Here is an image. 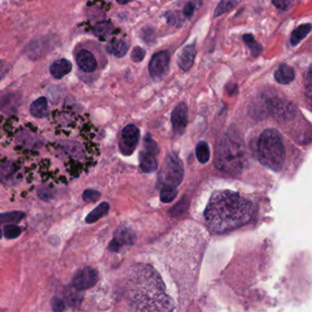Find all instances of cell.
<instances>
[{
    "instance_id": "83f0119b",
    "label": "cell",
    "mask_w": 312,
    "mask_h": 312,
    "mask_svg": "<svg viewBox=\"0 0 312 312\" xmlns=\"http://www.w3.org/2000/svg\"><path fill=\"white\" fill-rule=\"evenodd\" d=\"M83 198L86 203H96L101 198V193H99L98 191L89 189L83 192Z\"/></svg>"
},
{
    "instance_id": "7a4b0ae2",
    "label": "cell",
    "mask_w": 312,
    "mask_h": 312,
    "mask_svg": "<svg viewBox=\"0 0 312 312\" xmlns=\"http://www.w3.org/2000/svg\"><path fill=\"white\" fill-rule=\"evenodd\" d=\"M136 293V304L138 310H171L172 299L164 291L161 277L149 266L140 267V285Z\"/></svg>"
},
{
    "instance_id": "8fae6325",
    "label": "cell",
    "mask_w": 312,
    "mask_h": 312,
    "mask_svg": "<svg viewBox=\"0 0 312 312\" xmlns=\"http://www.w3.org/2000/svg\"><path fill=\"white\" fill-rule=\"evenodd\" d=\"M173 130L179 135L183 134L188 125V107L184 103L178 104L172 114Z\"/></svg>"
},
{
    "instance_id": "4fadbf2b",
    "label": "cell",
    "mask_w": 312,
    "mask_h": 312,
    "mask_svg": "<svg viewBox=\"0 0 312 312\" xmlns=\"http://www.w3.org/2000/svg\"><path fill=\"white\" fill-rule=\"evenodd\" d=\"M195 56H196V45L194 43L183 48L178 56L177 63L179 67L181 68L183 72L190 71L191 68L193 67Z\"/></svg>"
},
{
    "instance_id": "ffe728a7",
    "label": "cell",
    "mask_w": 312,
    "mask_h": 312,
    "mask_svg": "<svg viewBox=\"0 0 312 312\" xmlns=\"http://www.w3.org/2000/svg\"><path fill=\"white\" fill-rule=\"evenodd\" d=\"M109 203H102L99 204L96 208H94L90 214L86 216L85 222L87 224H94L95 222H97L99 219L104 217L105 214L109 212Z\"/></svg>"
},
{
    "instance_id": "8d00e7d4",
    "label": "cell",
    "mask_w": 312,
    "mask_h": 312,
    "mask_svg": "<svg viewBox=\"0 0 312 312\" xmlns=\"http://www.w3.org/2000/svg\"><path fill=\"white\" fill-rule=\"evenodd\" d=\"M9 72V66L7 63L4 62H1L0 61V80L4 78L6 76V74Z\"/></svg>"
},
{
    "instance_id": "603a6c76",
    "label": "cell",
    "mask_w": 312,
    "mask_h": 312,
    "mask_svg": "<svg viewBox=\"0 0 312 312\" xmlns=\"http://www.w3.org/2000/svg\"><path fill=\"white\" fill-rule=\"evenodd\" d=\"M25 217V214L21 211H13L0 214V224H17Z\"/></svg>"
},
{
    "instance_id": "f35d334b",
    "label": "cell",
    "mask_w": 312,
    "mask_h": 312,
    "mask_svg": "<svg viewBox=\"0 0 312 312\" xmlns=\"http://www.w3.org/2000/svg\"><path fill=\"white\" fill-rule=\"evenodd\" d=\"M132 0H116V2L120 4V5H125V4H127V3H129L131 2Z\"/></svg>"
},
{
    "instance_id": "e575fe53",
    "label": "cell",
    "mask_w": 312,
    "mask_h": 312,
    "mask_svg": "<svg viewBox=\"0 0 312 312\" xmlns=\"http://www.w3.org/2000/svg\"><path fill=\"white\" fill-rule=\"evenodd\" d=\"M166 18L168 20V23L172 26H175L181 22V21H178L179 16L176 15V12H168L166 14Z\"/></svg>"
},
{
    "instance_id": "ac0fdd59",
    "label": "cell",
    "mask_w": 312,
    "mask_h": 312,
    "mask_svg": "<svg viewBox=\"0 0 312 312\" xmlns=\"http://www.w3.org/2000/svg\"><path fill=\"white\" fill-rule=\"evenodd\" d=\"M31 114L36 118H44L49 115L47 99L41 97L34 101L31 105Z\"/></svg>"
},
{
    "instance_id": "2e32d148",
    "label": "cell",
    "mask_w": 312,
    "mask_h": 312,
    "mask_svg": "<svg viewBox=\"0 0 312 312\" xmlns=\"http://www.w3.org/2000/svg\"><path fill=\"white\" fill-rule=\"evenodd\" d=\"M72 69L73 65L70 61L66 59H61L52 63L50 68V72L54 78L61 79L70 73Z\"/></svg>"
},
{
    "instance_id": "f546056e",
    "label": "cell",
    "mask_w": 312,
    "mask_h": 312,
    "mask_svg": "<svg viewBox=\"0 0 312 312\" xmlns=\"http://www.w3.org/2000/svg\"><path fill=\"white\" fill-rule=\"evenodd\" d=\"M80 290L78 289H76L75 287H74V291L73 293H71V294H68L66 295V301L69 303V304H71V306H76V305H79L81 301H82V296H81V294L79 293Z\"/></svg>"
},
{
    "instance_id": "7402d4cb",
    "label": "cell",
    "mask_w": 312,
    "mask_h": 312,
    "mask_svg": "<svg viewBox=\"0 0 312 312\" xmlns=\"http://www.w3.org/2000/svg\"><path fill=\"white\" fill-rule=\"evenodd\" d=\"M241 0H222L214 11V18L222 16L224 13L232 11L236 6H238Z\"/></svg>"
},
{
    "instance_id": "e0dca14e",
    "label": "cell",
    "mask_w": 312,
    "mask_h": 312,
    "mask_svg": "<svg viewBox=\"0 0 312 312\" xmlns=\"http://www.w3.org/2000/svg\"><path fill=\"white\" fill-rule=\"evenodd\" d=\"M275 79L280 84H288L295 79L294 69L286 63H282L275 72Z\"/></svg>"
},
{
    "instance_id": "9a60e30c",
    "label": "cell",
    "mask_w": 312,
    "mask_h": 312,
    "mask_svg": "<svg viewBox=\"0 0 312 312\" xmlns=\"http://www.w3.org/2000/svg\"><path fill=\"white\" fill-rule=\"evenodd\" d=\"M135 239L136 237L134 231L125 225L119 226L114 234V240L120 246L133 245L135 244Z\"/></svg>"
},
{
    "instance_id": "ba28073f",
    "label": "cell",
    "mask_w": 312,
    "mask_h": 312,
    "mask_svg": "<svg viewBox=\"0 0 312 312\" xmlns=\"http://www.w3.org/2000/svg\"><path fill=\"white\" fill-rule=\"evenodd\" d=\"M171 62V54L168 51L157 52L151 58L148 71L151 77L154 80L163 78L169 71Z\"/></svg>"
},
{
    "instance_id": "7c38bea8",
    "label": "cell",
    "mask_w": 312,
    "mask_h": 312,
    "mask_svg": "<svg viewBox=\"0 0 312 312\" xmlns=\"http://www.w3.org/2000/svg\"><path fill=\"white\" fill-rule=\"evenodd\" d=\"M20 167L15 162H7L0 166V182L8 186L15 185L16 181L20 177Z\"/></svg>"
},
{
    "instance_id": "9c48e42d",
    "label": "cell",
    "mask_w": 312,
    "mask_h": 312,
    "mask_svg": "<svg viewBox=\"0 0 312 312\" xmlns=\"http://www.w3.org/2000/svg\"><path fill=\"white\" fill-rule=\"evenodd\" d=\"M268 112L279 121L291 119L296 114L295 105L285 100L279 98H271Z\"/></svg>"
},
{
    "instance_id": "d590c367",
    "label": "cell",
    "mask_w": 312,
    "mask_h": 312,
    "mask_svg": "<svg viewBox=\"0 0 312 312\" xmlns=\"http://www.w3.org/2000/svg\"><path fill=\"white\" fill-rule=\"evenodd\" d=\"M306 94L307 97H311V68H308L307 73V80H306Z\"/></svg>"
},
{
    "instance_id": "6da1fadb",
    "label": "cell",
    "mask_w": 312,
    "mask_h": 312,
    "mask_svg": "<svg viewBox=\"0 0 312 312\" xmlns=\"http://www.w3.org/2000/svg\"><path fill=\"white\" fill-rule=\"evenodd\" d=\"M253 204L239 193L218 191L212 195L204 212L209 229L216 234L239 228L249 222Z\"/></svg>"
},
{
    "instance_id": "30bf717a",
    "label": "cell",
    "mask_w": 312,
    "mask_h": 312,
    "mask_svg": "<svg viewBox=\"0 0 312 312\" xmlns=\"http://www.w3.org/2000/svg\"><path fill=\"white\" fill-rule=\"evenodd\" d=\"M98 271L94 267L87 266L74 276L72 281L73 287L78 290H86L96 285L98 281Z\"/></svg>"
},
{
    "instance_id": "ab89813d",
    "label": "cell",
    "mask_w": 312,
    "mask_h": 312,
    "mask_svg": "<svg viewBox=\"0 0 312 312\" xmlns=\"http://www.w3.org/2000/svg\"><path fill=\"white\" fill-rule=\"evenodd\" d=\"M1 237H2V231L0 229V239H1Z\"/></svg>"
},
{
    "instance_id": "44dd1931",
    "label": "cell",
    "mask_w": 312,
    "mask_h": 312,
    "mask_svg": "<svg viewBox=\"0 0 312 312\" xmlns=\"http://www.w3.org/2000/svg\"><path fill=\"white\" fill-rule=\"evenodd\" d=\"M106 49L109 53L115 55V57L122 58L128 52L129 45L122 40H116L111 42Z\"/></svg>"
},
{
    "instance_id": "4dcf8cb0",
    "label": "cell",
    "mask_w": 312,
    "mask_h": 312,
    "mask_svg": "<svg viewBox=\"0 0 312 312\" xmlns=\"http://www.w3.org/2000/svg\"><path fill=\"white\" fill-rule=\"evenodd\" d=\"M52 307L53 311L62 312L66 309V305H65V302L63 301L62 298L55 296L52 298Z\"/></svg>"
},
{
    "instance_id": "d6a6232c",
    "label": "cell",
    "mask_w": 312,
    "mask_h": 312,
    "mask_svg": "<svg viewBox=\"0 0 312 312\" xmlns=\"http://www.w3.org/2000/svg\"><path fill=\"white\" fill-rule=\"evenodd\" d=\"M38 195L42 199V201L49 202L52 199V191L50 188H40L38 190Z\"/></svg>"
},
{
    "instance_id": "5b68a950",
    "label": "cell",
    "mask_w": 312,
    "mask_h": 312,
    "mask_svg": "<svg viewBox=\"0 0 312 312\" xmlns=\"http://www.w3.org/2000/svg\"><path fill=\"white\" fill-rule=\"evenodd\" d=\"M184 175L183 166L180 159L175 154H170L164 161L158 181L162 187L177 189L182 183Z\"/></svg>"
},
{
    "instance_id": "1f68e13d",
    "label": "cell",
    "mask_w": 312,
    "mask_h": 312,
    "mask_svg": "<svg viewBox=\"0 0 312 312\" xmlns=\"http://www.w3.org/2000/svg\"><path fill=\"white\" fill-rule=\"evenodd\" d=\"M146 56V51L141 47H135L131 53V58L135 63H139Z\"/></svg>"
},
{
    "instance_id": "3957f363",
    "label": "cell",
    "mask_w": 312,
    "mask_h": 312,
    "mask_svg": "<svg viewBox=\"0 0 312 312\" xmlns=\"http://www.w3.org/2000/svg\"><path fill=\"white\" fill-rule=\"evenodd\" d=\"M215 165L222 172L235 174L245 170L247 160L245 145L239 135L229 131L218 141Z\"/></svg>"
},
{
    "instance_id": "277c9868",
    "label": "cell",
    "mask_w": 312,
    "mask_h": 312,
    "mask_svg": "<svg viewBox=\"0 0 312 312\" xmlns=\"http://www.w3.org/2000/svg\"><path fill=\"white\" fill-rule=\"evenodd\" d=\"M258 159L263 166L273 172H279L285 162L286 151L280 134L270 128L262 132L258 144Z\"/></svg>"
},
{
    "instance_id": "52a82bcc",
    "label": "cell",
    "mask_w": 312,
    "mask_h": 312,
    "mask_svg": "<svg viewBox=\"0 0 312 312\" xmlns=\"http://www.w3.org/2000/svg\"><path fill=\"white\" fill-rule=\"evenodd\" d=\"M140 131L135 125H127L121 133L119 140V149L125 156L131 155L138 144Z\"/></svg>"
},
{
    "instance_id": "74e56055",
    "label": "cell",
    "mask_w": 312,
    "mask_h": 312,
    "mask_svg": "<svg viewBox=\"0 0 312 312\" xmlns=\"http://www.w3.org/2000/svg\"><path fill=\"white\" fill-rule=\"evenodd\" d=\"M226 89H227V92H228V94H229L230 95H234V94H236L238 93V88H237L236 84L230 83V84H228V85L226 86Z\"/></svg>"
},
{
    "instance_id": "cb8c5ba5",
    "label": "cell",
    "mask_w": 312,
    "mask_h": 312,
    "mask_svg": "<svg viewBox=\"0 0 312 312\" xmlns=\"http://www.w3.org/2000/svg\"><path fill=\"white\" fill-rule=\"evenodd\" d=\"M243 40L245 42L246 46L249 48L251 53L254 57H258L263 52V47L260 43L256 42L254 36L252 34H245L243 36Z\"/></svg>"
},
{
    "instance_id": "484cf974",
    "label": "cell",
    "mask_w": 312,
    "mask_h": 312,
    "mask_svg": "<svg viewBox=\"0 0 312 312\" xmlns=\"http://www.w3.org/2000/svg\"><path fill=\"white\" fill-rule=\"evenodd\" d=\"M178 190L172 187H162L161 191V200L163 203H172L176 198Z\"/></svg>"
},
{
    "instance_id": "5bb4252c",
    "label": "cell",
    "mask_w": 312,
    "mask_h": 312,
    "mask_svg": "<svg viewBox=\"0 0 312 312\" xmlns=\"http://www.w3.org/2000/svg\"><path fill=\"white\" fill-rule=\"evenodd\" d=\"M76 63L84 73H94L97 68L94 54L87 50H82L76 54Z\"/></svg>"
},
{
    "instance_id": "4316f807",
    "label": "cell",
    "mask_w": 312,
    "mask_h": 312,
    "mask_svg": "<svg viewBox=\"0 0 312 312\" xmlns=\"http://www.w3.org/2000/svg\"><path fill=\"white\" fill-rule=\"evenodd\" d=\"M3 232H4V234H5L6 238L10 240L16 239L22 233L21 227L18 226L16 224L6 225Z\"/></svg>"
},
{
    "instance_id": "f1b7e54d",
    "label": "cell",
    "mask_w": 312,
    "mask_h": 312,
    "mask_svg": "<svg viewBox=\"0 0 312 312\" xmlns=\"http://www.w3.org/2000/svg\"><path fill=\"white\" fill-rule=\"evenodd\" d=\"M272 4L280 11H289L295 4V0H272Z\"/></svg>"
},
{
    "instance_id": "836d02e7",
    "label": "cell",
    "mask_w": 312,
    "mask_h": 312,
    "mask_svg": "<svg viewBox=\"0 0 312 312\" xmlns=\"http://www.w3.org/2000/svg\"><path fill=\"white\" fill-rule=\"evenodd\" d=\"M195 11V5L193 2H188L187 4L184 7L183 9V14L184 16L187 17V18H191L193 16V13Z\"/></svg>"
},
{
    "instance_id": "d6986e66",
    "label": "cell",
    "mask_w": 312,
    "mask_h": 312,
    "mask_svg": "<svg viewBox=\"0 0 312 312\" xmlns=\"http://www.w3.org/2000/svg\"><path fill=\"white\" fill-rule=\"evenodd\" d=\"M311 29L312 26L310 23L303 24L295 29L292 32L291 39H290L292 46H296L299 42H301L310 33Z\"/></svg>"
},
{
    "instance_id": "d4e9b609",
    "label": "cell",
    "mask_w": 312,
    "mask_h": 312,
    "mask_svg": "<svg viewBox=\"0 0 312 312\" xmlns=\"http://www.w3.org/2000/svg\"><path fill=\"white\" fill-rule=\"evenodd\" d=\"M196 157L198 161L202 164H205L210 160V148L207 142L201 141L196 146Z\"/></svg>"
},
{
    "instance_id": "8992f818",
    "label": "cell",
    "mask_w": 312,
    "mask_h": 312,
    "mask_svg": "<svg viewBox=\"0 0 312 312\" xmlns=\"http://www.w3.org/2000/svg\"><path fill=\"white\" fill-rule=\"evenodd\" d=\"M159 154V146L156 142L147 135L145 138V146L139 153V166L141 171L149 173L158 169L157 156Z\"/></svg>"
}]
</instances>
